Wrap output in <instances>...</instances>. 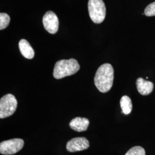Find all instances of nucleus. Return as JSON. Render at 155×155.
I'll return each instance as SVG.
<instances>
[{"mask_svg": "<svg viewBox=\"0 0 155 155\" xmlns=\"http://www.w3.org/2000/svg\"><path fill=\"white\" fill-rule=\"evenodd\" d=\"M114 80V70L109 63H105L98 68L95 77L94 83L101 93H107L110 90Z\"/></svg>", "mask_w": 155, "mask_h": 155, "instance_id": "obj_1", "label": "nucleus"}, {"mask_svg": "<svg viewBox=\"0 0 155 155\" xmlns=\"http://www.w3.org/2000/svg\"><path fill=\"white\" fill-rule=\"evenodd\" d=\"M80 66L77 61L74 59L61 60L56 63L53 75L57 79L70 76L77 72Z\"/></svg>", "mask_w": 155, "mask_h": 155, "instance_id": "obj_2", "label": "nucleus"}, {"mask_svg": "<svg viewBox=\"0 0 155 155\" xmlns=\"http://www.w3.org/2000/svg\"><path fill=\"white\" fill-rule=\"evenodd\" d=\"M88 9L90 17L94 23L100 24L105 20L106 7L102 0H89Z\"/></svg>", "mask_w": 155, "mask_h": 155, "instance_id": "obj_3", "label": "nucleus"}, {"mask_svg": "<svg viewBox=\"0 0 155 155\" xmlns=\"http://www.w3.org/2000/svg\"><path fill=\"white\" fill-rule=\"evenodd\" d=\"M17 101L12 94L3 96L0 100V118H5L12 116L16 110Z\"/></svg>", "mask_w": 155, "mask_h": 155, "instance_id": "obj_4", "label": "nucleus"}, {"mask_svg": "<svg viewBox=\"0 0 155 155\" xmlns=\"http://www.w3.org/2000/svg\"><path fill=\"white\" fill-rule=\"evenodd\" d=\"M24 144V140L21 139H13L4 141L0 144V152L3 155L15 154L22 149Z\"/></svg>", "mask_w": 155, "mask_h": 155, "instance_id": "obj_5", "label": "nucleus"}, {"mask_svg": "<svg viewBox=\"0 0 155 155\" xmlns=\"http://www.w3.org/2000/svg\"><path fill=\"white\" fill-rule=\"evenodd\" d=\"M43 23L45 30L51 34H55L58 31L59 20L53 12H46L43 18Z\"/></svg>", "mask_w": 155, "mask_h": 155, "instance_id": "obj_6", "label": "nucleus"}, {"mask_svg": "<svg viewBox=\"0 0 155 155\" xmlns=\"http://www.w3.org/2000/svg\"><path fill=\"white\" fill-rule=\"evenodd\" d=\"M89 146V141L85 137H76L67 142L66 148L70 152H75L87 150Z\"/></svg>", "mask_w": 155, "mask_h": 155, "instance_id": "obj_7", "label": "nucleus"}, {"mask_svg": "<svg viewBox=\"0 0 155 155\" xmlns=\"http://www.w3.org/2000/svg\"><path fill=\"white\" fill-rule=\"evenodd\" d=\"M89 124V120L86 118L76 117L70 121V127L73 130L80 132L86 131L88 128Z\"/></svg>", "mask_w": 155, "mask_h": 155, "instance_id": "obj_8", "label": "nucleus"}, {"mask_svg": "<svg viewBox=\"0 0 155 155\" xmlns=\"http://www.w3.org/2000/svg\"><path fill=\"white\" fill-rule=\"evenodd\" d=\"M136 86L139 93L143 95L150 94L153 90V83L142 78H139L136 81Z\"/></svg>", "mask_w": 155, "mask_h": 155, "instance_id": "obj_9", "label": "nucleus"}, {"mask_svg": "<svg viewBox=\"0 0 155 155\" xmlns=\"http://www.w3.org/2000/svg\"><path fill=\"white\" fill-rule=\"evenodd\" d=\"M20 51L22 56L28 59H32L35 56V52L31 45L25 39H21L18 44Z\"/></svg>", "mask_w": 155, "mask_h": 155, "instance_id": "obj_10", "label": "nucleus"}, {"mask_svg": "<svg viewBox=\"0 0 155 155\" xmlns=\"http://www.w3.org/2000/svg\"><path fill=\"white\" fill-rule=\"evenodd\" d=\"M120 105L122 109V112L127 115L130 114L132 110V103L130 98L127 95L123 96L120 101Z\"/></svg>", "mask_w": 155, "mask_h": 155, "instance_id": "obj_11", "label": "nucleus"}, {"mask_svg": "<svg viewBox=\"0 0 155 155\" xmlns=\"http://www.w3.org/2000/svg\"><path fill=\"white\" fill-rule=\"evenodd\" d=\"M10 20H11V18L8 14L5 13H0V29L1 30L5 29L9 25Z\"/></svg>", "mask_w": 155, "mask_h": 155, "instance_id": "obj_12", "label": "nucleus"}, {"mask_svg": "<svg viewBox=\"0 0 155 155\" xmlns=\"http://www.w3.org/2000/svg\"><path fill=\"white\" fill-rule=\"evenodd\" d=\"M125 155H145V151L143 148L136 146L129 150Z\"/></svg>", "mask_w": 155, "mask_h": 155, "instance_id": "obj_13", "label": "nucleus"}, {"mask_svg": "<svg viewBox=\"0 0 155 155\" xmlns=\"http://www.w3.org/2000/svg\"><path fill=\"white\" fill-rule=\"evenodd\" d=\"M144 15L147 16H155V1L147 6L144 11Z\"/></svg>", "mask_w": 155, "mask_h": 155, "instance_id": "obj_14", "label": "nucleus"}]
</instances>
